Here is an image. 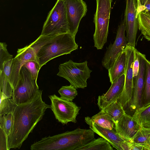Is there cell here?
<instances>
[{
	"mask_svg": "<svg viewBox=\"0 0 150 150\" xmlns=\"http://www.w3.org/2000/svg\"><path fill=\"white\" fill-rule=\"evenodd\" d=\"M59 69L57 75L67 80L76 89L87 87V79L90 77L92 71L88 66L87 61L76 63L69 60L60 64Z\"/></svg>",
	"mask_w": 150,
	"mask_h": 150,
	"instance_id": "7",
	"label": "cell"
},
{
	"mask_svg": "<svg viewBox=\"0 0 150 150\" xmlns=\"http://www.w3.org/2000/svg\"><path fill=\"white\" fill-rule=\"evenodd\" d=\"M102 109L111 118L115 123L126 113L122 104L117 100Z\"/></svg>",
	"mask_w": 150,
	"mask_h": 150,
	"instance_id": "20",
	"label": "cell"
},
{
	"mask_svg": "<svg viewBox=\"0 0 150 150\" xmlns=\"http://www.w3.org/2000/svg\"><path fill=\"white\" fill-rule=\"evenodd\" d=\"M89 118L93 122L101 127L109 129L115 127L114 122L103 109L97 114Z\"/></svg>",
	"mask_w": 150,
	"mask_h": 150,
	"instance_id": "22",
	"label": "cell"
},
{
	"mask_svg": "<svg viewBox=\"0 0 150 150\" xmlns=\"http://www.w3.org/2000/svg\"><path fill=\"white\" fill-rule=\"evenodd\" d=\"M139 52L135 48L134 51V59L133 67L134 79L137 75L139 71Z\"/></svg>",
	"mask_w": 150,
	"mask_h": 150,
	"instance_id": "33",
	"label": "cell"
},
{
	"mask_svg": "<svg viewBox=\"0 0 150 150\" xmlns=\"http://www.w3.org/2000/svg\"><path fill=\"white\" fill-rule=\"evenodd\" d=\"M110 143L103 138H94L77 150H113Z\"/></svg>",
	"mask_w": 150,
	"mask_h": 150,
	"instance_id": "19",
	"label": "cell"
},
{
	"mask_svg": "<svg viewBox=\"0 0 150 150\" xmlns=\"http://www.w3.org/2000/svg\"><path fill=\"white\" fill-rule=\"evenodd\" d=\"M126 62V52L124 49L120 53L112 66L108 70V76L111 83L125 74Z\"/></svg>",
	"mask_w": 150,
	"mask_h": 150,
	"instance_id": "18",
	"label": "cell"
},
{
	"mask_svg": "<svg viewBox=\"0 0 150 150\" xmlns=\"http://www.w3.org/2000/svg\"><path fill=\"white\" fill-rule=\"evenodd\" d=\"M129 150H146L144 146L142 144L130 142Z\"/></svg>",
	"mask_w": 150,
	"mask_h": 150,
	"instance_id": "35",
	"label": "cell"
},
{
	"mask_svg": "<svg viewBox=\"0 0 150 150\" xmlns=\"http://www.w3.org/2000/svg\"><path fill=\"white\" fill-rule=\"evenodd\" d=\"M146 72L142 99V107L150 105V61L146 59Z\"/></svg>",
	"mask_w": 150,
	"mask_h": 150,
	"instance_id": "25",
	"label": "cell"
},
{
	"mask_svg": "<svg viewBox=\"0 0 150 150\" xmlns=\"http://www.w3.org/2000/svg\"><path fill=\"white\" fill-rule=\"evenodd\" d=\"M96 8L93 23L95 31L93 35L94 46L102 49L107 42L110 15L112 0H96Z\"/></svg>",
	"mask_w": 150,
	"mask_h": 150,
	"instance_id": "5",
	"label": "cell"
},
{
	"mask_svg": "<svg viewBox=\"0 0 150 150\" xmlns=\"http://www.w3.org/2000/svg\"><path fill=\"white\" fill-rule=\"evenodd\" d=\"M73 86H62L58 90L60 97L65 100L72 101L78 94L77 91Z\"/></svg>",
	"mask_w": 150,
	"mask_h": 150,
	"instance_id": "28",
	"label": "cell"
},
{
	"mask_svg": "<svg viewBox=\"0 0 150 150\" xmlns=\"http://www.w3.org/2000/svg\"><path fill=\"white\" fill-rule=\"evenodd\" d=\"M135 47L128 45L125 49L126 52L127 62L125 73V82L123 90L117 101L121 103L124 109L132 100L134 88L133 64Z\"/></svg>",
	"mask_w": 150,
	"mask_h": 150,
	"instance_id": "10",
	"label": "cell"
},
{
	"mask_svg": "<svg viewBox=\"0 0 150 150\" xmlns=\"http://www.w3.org/2000/svg\"><path fill=\"white\" fill-rule=\"evenodd\" d=\"M48 96L51 102L50 108L59 122L63 125L69 122H77L76 117L81 107L72 101L64 99L55 94Z\"/></svg>",
	"mask_w": 150,
	"mask_h": 150,
	"instance_id": "9",
	"label": "cell"
},
{
	"mask_svg": "<svg viewBox=\"0 0 150 150\" xmlns=\"http://www.w3.org/2000/svg\"><path fill=\"white\" fill-rule=\"evenodd\" d=\"M0 94V115L12 113L18 105L11 98H7L1 92Z\"/></svg>",
	"mask_w": 150,
	"mask_h": 150,
	"instance_id": "26",
	"label": "cell"
},
{
	"mask_svg": "<svg viewBox=\"0 0 150 150\" xmlns=\"http://www.w3.org/2000/svg\"><path fill=\"white\" fill-rule=\"evenodd\" d=\"M95 133L90 129L77 128L73 131L43 138L32 144L30 149L77 150L93 140Z\"/></svg>",
	"mask_w": 150,
	"mask_h": 150,
	"instance_id": "2",
	"label": "cell"
},
{
	"mask_svg": "<svg viewBox=\"0 0 150 150\" xmlns=\"http://www.w3.org/2000/svg\"><path fill=\"white\" fill-rule=\"evenodd\" d=\"M126 31L124 19L119 25L115 40L107 48L102 61L103 66L108 70L114 62L116 58L128 44L125 33Z\"/></svg>",
	"mask_w": 150,
	"mask_h": 150,
	"instance_id": "11",
	"label": "cell"
},
{
	"mask_svg": "<svg viewBox=\"0 0 150 150\" xmlns=\"http://www.w3.org/2000/svg\"><path fill=\"white\" fill-rule=\"evenodd\" d=\"M75 37L69 33L56 35L43 46L37 54L40 68L54 58L76 50Z\"/></svg>",
	"mask_w": 150,
	"mask_h": 150,
	"instance_id": "3",
	"label": "cell"
},
{
	"mask_svg": "<svg viewBox=\"0 0 150 150\" xmlns=\"http://www.w3.org/2000/svg\"><path fill=\"white\" fill-rule=\"evenodd\" d=\"M69 33L75 37L82 18L86 14L87 5L83 0H65Z\"/></svg>",
	"mask_w": 150,
	"mask_h": 150,
	"instance_id": "12",
	"label": "cell"
},
{
	"mask_svg": "<svg viewBox=\"0 0 150 150\" xmlns=\"http://www.w3.org/2000/svg\"><path fill=\"white\" fill-rule=\"evenodd\" d=\"M149 15H150V14H149Z\"/></svg>",
	"mask_w": 150,
	"mask_h": 150,
	"instance_id": "37",
	"label": "cell"
},
{
	"mask_svg": "<svg viewBox=\"0 0 150 150\" xmlns=\"http://www.w3.org/2000/svg\"><path fill=\"white\" fill-rule=\"evenodd\" d=\"M124 13L126 36L128 45L135 47L138 23L136 17L137 0H126Z\"/></svg>",
	"mask_w": 150,
	"mask_h": 150,
	"instance_id": "13",
	"label": "cell"
},
{
	"mask_svg": "<svg viewBox=\"0 0 150 150\" xmlns=\"http://www.w3.org/2000/svg\"><path fill=\"white\" fill-rule=\"evenodd\" d=\"M125 78V74L122 75L111 83L105 93L98 97L97 105L100 110L117 100L123 90Z\"/></svg>",
	"mask_w": 150,
	"mask_h": 150,
	"instance_id": "17",
	"label": "cell"
},
{
	"mask_svg": "<svg viewBox=\"0 0 150 150\" xmlns=\"http://www.w3.org/2000/svg\"><path fill=\"white\" fill-rule=\"evenodd\" d=\"M7 47V45L6 43H0V67L4 62L13 58L12 55L8 52Z\"/></svg>",
	"mask_w": 150,
	"mask_h": 150,
	"instance_id": "31",
	"label": "cell"
},
{
	"mask_svg": "<svg viewBox=\"0 0 150 150\" xmlns=\"http://www.w3.org/2000/svg\"><path fill=\"white\" fill-rule=\"evenodd\" d=\"M0 128L4 131L8 137L12 130L13 121L12 113L0 115Z\"/></svg>",
	"mask_w": 150,
	"mask_h": 150,
	"instance_id": "27",
	"label": "cell"
},
{
	"mask_svg": "<svg viewBox=\"0 0 150 150\" xmlns=\"http://www.w3.org/2000/svg\"><path fill=\"white\" fill-rule=\"evenodd\" d=\"M23 66L29 71L33 78L37 80L38 72L41 68L39 64L35 61H30L26 62Z\"/></svg>",
	"mask_w": 150,
	"mask_h": 150,
	"instance_id": "30",
	"label": "cell"
},
{
	"mask_svg": "<svg viewBox=\"0 0 150 150\" xmlns=\"http://www.w3.org/2000/svg\"><path fill=\"white\" fill-rule=\"evenodd\" d=\"M13 58L4 62L0 67V79L10 81L12 70Z\"/></svg>",
	"mask_w": 150,
	"mask_h": 150,
	"instance_id": "29",
	"label": "cell"
},
{
	"mask_svg": "<svg viewBox=\"0 0 150 150\" xmlns=\"http://www.w3.org/2000/svg\"><path fill=\"white\" fill-rule=\"evenodd\" d=\"M68 33L65 0H57L48 14L41 35L53 36Z\"/></svg>",
	"mask_w": 150,
	"mask_h": 150,
	"instance_id": "6",
	"label": "cell"
},
{
	"mask_svg": "<svg viewBox=\"0 0 150 150\" xmlns=\"http://www.w3.org/2000/svg\"><path fill=\"white\" fill-rule=\"evenodd\" d=\"M85 121L89 125L90 129L108 141L113 148L118 150H129L130 142L121 137L116 132L115 127L109 129L101 127L93 122L89 117H85Z\"/></svg>",
	"mask_w": 150,
	"mask_h": 150,
	"instance_id": "14",
	"label": "cell"
},
{
	"mask_svg": "<svg viewBox=\"0 0 150 150\" xmlns=\"http://www.w3.org/2000/svg\"><path fill=\"white\" fill-rule=\"evenodd\" d=\"M132 142L142 144L146 150H150V127L141 126L134 136Z\"/></svg>",
	"mask_w": 150,
	"mask_h": 150,
	"instance_id": "21",
	"label": "cell"
},
{
	"mask_svg": "<svg viewBox=\"0 0 150 150\" xmlns=\"http://www.w3.org/2000/svg\"><path fill=\"white\" fill-rule=\"evenodd\" d=\"M136 17L141 12L143 11L150 14V0H137Z\"/></svg>",
	"mask_w": 150,
	"mask_h": 150,
	"instance_id": "32",
	"label": "cell"
},
{
	"mask_svg": "<svg viewBox=\"0 0 150 150\" xmlns=\"http://www.w3.org/2000/svg\"><path fill=\"white\" fill-rule=\"evenodd\" d=\"M134 112L132 116L141 126L150 127V105L137 109Z\"/></svg>",
	"mask_w": 150,
	"mask_h": 150,
	"instance_id": "24",
	"label": "cell"
},
{
	"mask_svg": "<svg viewBox=\"0 0 150 150\" xmlns=\"http://www.w3.org/2000/svg\"><path fill=\"white\" fill-rule=\"evenodd\" d=\"M42 92L39 90L31 99L18 105L13 111V126L8 138V150L20 149L29 134L42 119L46 109L51 108L50 105L43 101Z\"/></svg>",
	"mask_w": 150,
	"mask_h": 150,
	"instance_id": "1",
	"label": "cell"
},
{
	"mask_svg": "<svg viewBox=\"0 0 150 150\" xmlns=\"http://www.w3.org/2000/svg\"><path fill=\"white\" fill-rule=\"evenodd\" d=\"M55 35H40L34 42L24 47L18 49L15 57L13 58L12 70L10 83L13 89L18 79L21 67L27 62L33 61L38 63L37 54L41 48Z\"/></svg>",
	"mask_w": 150,
	"mask_h": 150,
	"instance_id": "4",
	"label": "cell"
},
{
	"mask_svg": "<svg viewBox=\"0 0 150 150\" xmlns=\"http://www.w3.org/2000/svg\"><path fill=\"white\" fill-rule=\"evenodd\" d=\"M138 28L144 37L150 41V17L143 11L139 13L137 15Z\"/></svg>",
	"mask_w": 150,
	"mask_h": 150,
	"instance_id": "23",
	"label": "cell"
},
{
	"mask_svg": "<svg viewBox=\"0 0 150 150\" xmlns=\"http://www.w3.org/2000/svg\"><path fill=\"white\" fill-rule=\"evenodd\" d=\"M0 150H8V138L4 131L0 128Z\"/></svg>",
	"mask_w": 150,
	"mask_h": 150,
	"instance_id": "34",
	"label": "cell"
},
{
	"mask_svg": "<svg viewBox=\"0 0 150 150\" xmlns=\"http://www.w3.org/2000/svg\"><path fill=\"white\" fill-rule=\"evenodd\" d=\"M139 68L137 75L134 78V88L132 97L129 105L134 112L142 107V99L144 87L146 72V55L139 52Z\"/></svg>",
	"mask_w": 150,
	"mask_h": 150,
	"instance_id": "15",
	"label": "cell"
},
{
	"mask_svg": "<svg viewBox=\"0 0 150 150\" xmlns=\"http://www.w3.org/2000/svg\"><path fill=\"white\" fill-rule=\"evenodd\" d=\"M37 81L26 67L23 66L21 67L12 97L17 105L28 102L36 95L39 90Z\"/></svg>",
	"mask_w": 150,
	"mask_h": 150,
	"instance_id": "8",
	"label": "cell"
},
{
	"mask_svg": "<svg viewBox=\"0 0 150 150\" xmlns=\"http://www.w3.org/2000/svg\"><path fill=\"white\" fill-rule=\"evenodd\" d=\"M115 124L117 133L124 140L131 142L141 127L134 117L126 113Z\"/></svg>",
	"mask_w": 150,
	"mask_h": 150,
	"instance_id": "16",
	"label": "cell"
},
{
	"mask_svg": "<svg viewBox=\"0 0 150 150\" xmlns=\"http://www.w3.org/2000/svg\"><path fill=\"white\" fill-rule=\"evenodd\" d=\"M146 14H147V13H146ZM147 14L148 15V16H149V17H150V15H149V14Z\"/></svg>",
	"mask_w": 150,
	"mask_h": 150,
	"instance_id": "36",
	"label": "cell"
}]
</instances>
